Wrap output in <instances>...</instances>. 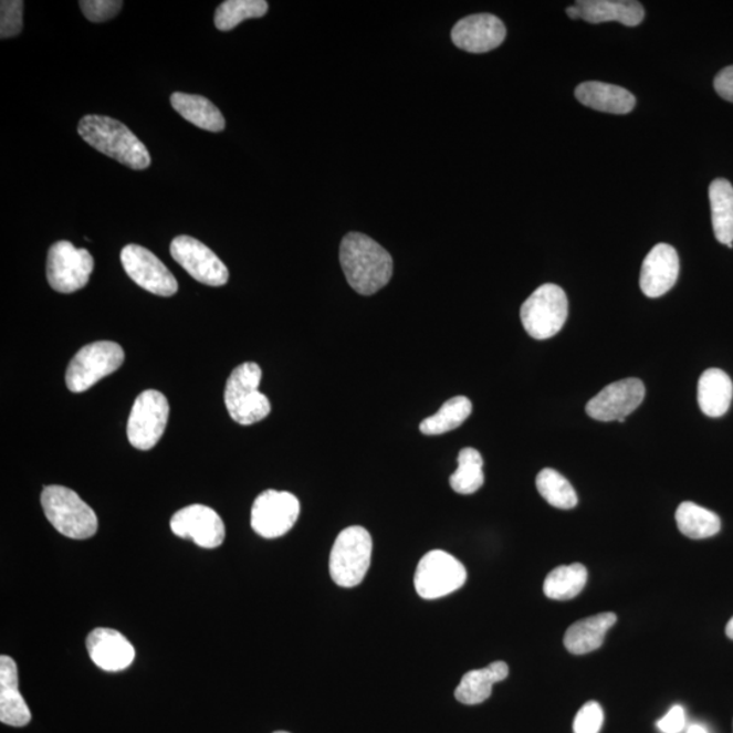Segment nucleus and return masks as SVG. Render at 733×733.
Instances as JSON below:
<instances>
[{"instance_id": "nucleus-1", "label": "nucleus", "mask_w": 733, "mask_h": 733, "mask_svg": "<svg viewBox=\"0 0 733 733\" xmlns=\"http://www.w3.org/2000/svg\"><path fill=\"white\" fill-rule=\"evenodd\" d=\"M339 262L352 289L362 295H373L390 282L392 259L373 238L360 232L344 237Z\"/></svg>"}, {"instance_id": "nucleus-2", "label": "nucleus", "mask_w": 733, "mask_h": 733, "mask_svg": "<svg viewBox=\"0 0 733 733\" xmlns=\"http://www.w3.org/2000/svg\"><path fill=\"white\" fill-rule=\"evenodd\" d=\"M82 139L95 150L134 170H145L151 165L150 153L127 125L115 118L88 115L77 125Z\"/></svg>"}, {"instance_id": "nucleus-3", "label": "nucleus", "mask_w": 733, "mask_h": 733, "mask_svg": "<svg viewBox=\"0 0 733 733\" xmlns=\"http://www.w3.org/2000/svg\"><path fill=\"white\" fill-rule=\"evenodd\" d=\"M41 505L46 520L67 538L87 540L97 533L98 520L92 506L69 488L45 486L41 493Z\"/></svg>"}, {"instance_id": "nucleus-4", "label": "nucleus", "mask_w": 733, "mask_h": 733, "mask_svg": "<svg viewBox=\"0 0 733 733\" xmlns=\"http://www.w3.org/2000/svg\"><path fill=\"white\" fill-rule=\"evenodd\" d=\"M262 371L255 363H243L231 373L226 384L224 404L231 419L252 426L271 413V402L259 390Z\"/></svg>"}, {"instance_id": "nucleus-5", "label": "nucleus", "mask_w": 733, "mask_h": 733, "mask_svg": "<svg viewBox=\"0 0 733 733\" xmlns=\"http://www.w3.org/2000/svg\"><path fill=\"white\" fill-rule=\"evenodd\" d=\"M373 556V538L365 527L352 526L338 534L332 547L329 570L339 587L352 588L365 580Z\"/></svg>"}, {"instance_id": "nucleus-6", "label": "nucleus", "mask_w": 733, "mask_h": 733, "mask_svg": "<svg viewBox=\"0 0 733 733\" xmlns=\"http://www.w3.org/2000/svg\"><path fill=\"white\" fill-rule=\"evenodd\" d=\"M568 318V297L556 284L536 289L521 308L524 329L535 339H547L563 329Z\"/></svg>"}, {"instance_id": "nucleus-7", "label": "nucleus", "mask_w": 733, "mask_h": 733, "mask_svg": "<svg viewBox=\"0 0 733 733\" xmlns=\"http://www.w3.org/2000/svg\"><path fill=\"white\" fill-rule=\"evenodd\" d=\"M124 350L117 343L87 344L74 356L65 374V384L73 392H83L123 366Z\"/></svg>"}, {"instance_id": "nucleus-8", "label": "nucleus", "mask_w": 733, "mask_h": 733, "mask_svg": "<svg viewBox=\"0 0 733 733\" xmlns=\"http://www.w3.org/2000/svg\"><path fill=\"white\" fill-rule=\"evenodd\" d=\"M468 572L450 553L428 552L417 565L415 588L422 599L433 600L458 591L464 586Z\"/></svg>"}, {"instance_id": "nucleus-9", "label": "nucleus", "mask_w": 733, "mask_h": 733, "mask_svg": "<svg viewBox=\"0 0 733 733\" xmlns=\"http://www.w3.org/2000/svg\"><path fill=\"white\" fill-rule=\"evenodd\" d=\"M94 271L93 255L73 243H53L46 260V279L51 287L62 294H71L86 287Z\"/></svg>"}, {"instance_id": "nucleus-10", "label": "nucleus", "mask_w": 733, "mask_h": 733, "mask_svg": "<svg viewBox=\"0 0 733 733\" xmlns=\"http://www.w3.org/2000/svg\"><path fill=\"white\" fill-rule=\"evenodd\" d=\"M168 398L158 390H146L135 399L130 410L127 434L135 449L148 451L158 444L168 426Z\"/></svg>"}, {"instance_id": "nucleus-11", "label": "nucleus", "mask_w": 733, "mask_h": 733, "mask_svg": "<svg viewBox=\"0 0 733 733\" xmlns=\"http://www.w3.org/2000/svg\"><path fill=\"white\" fill-rule=\"evenodd\" d=\"M301 514L300 500L290 492H262L254 500L252 527L262 538L275 540L295 526Z\"/></svg>"}, {"instance_id": "nucleus-12", "label": "nucleus", "mask_w": 733, "mask_h": 733, "mask_svg": "<svg viewBox=\"0 0 733 733\" xmlns=\"http://www.w3.org/2000/svg\"><path fill=\"white\" fill-rule=\"evenodd\" d=\"M171 258L198 282L222 287L229 282V270L212 250L192 237L180 235L170 244Z\"/></svg>"}, {"instance_id": "nucleus-13", "label": "nucleus", "mask_w": 733, "mask_h": 733, "mask_svg": "<svg viewBox=\"0 0 733 733\" xmlns=\"http://www.w3.org/2000/svg\"><path fill=\"white\" fill-rule=\"evenodd\" d=\"M122 262L127 275L143 290L158 296L177 294L176 278L150 250L139 244H127L122 250Z\"/></svg>"}, {"instance_id": "nucleus-14", "label": "nucleus", "mask_w": 733, "mask_h": 733, "mask_svg": "<svg viewBox=\"0 0 733 733\" xmlns=\"http://www.w3.org/2000/svg\"><path fill=\"white\" fill-rule=\"evenodd\" d=\"M646 386L637 378L618 380L589 399L586 410L594 420L609 422L627 419L640 407Z\"/></svg>"}, {"instance_id": "nucleus-15", "label": "nucleus", "mask_w": 733, "mask_h": 733, "mask_svg": "<svg viewBox=\"0 0 733 733\" xmlns=\"http://www.w3.org/2000/svg\"><path fill=\"white\" fill-rule=\"evenodd\" d=\"M171 532L184 540H192L205 549L223 544L226 528L222 517L210 506L193 504L176 512L170 521Z\"/></svg>"}, {"instance_id": "nucleus-16", "label": "nucleus", "mask_w": 733, "mask_h": 733, "mask_svg": "<svg viewBox=\"0 0 733 733\" xmlns=\"http://www.w3.org/2000/svg\"><path fill=\"white\" fill-rule=\"evenodd\" d=\"M506 29L502 20L492 14H475L463 18L452 28L451 39L461 50L485 53L503 44Z\"/></svg>"}, {"instance_id": "nucleus-17", "label": "nucleus", "mask_w": 733, "mask_h": 733, "mask_svg": "<svg viewBox=\"0 0 733 733\" xmlns=\"http://www.w3.org/2000/svg\"><path fill=\"white\" fill-rule=\"evenodd\" d=\"M86 648L93 663L107 672L128 669L135 659L133 643L115 629H94L87 636Z\"/></svg>"}, {"instance_id": "nucleus-18", "label": "nucleus", "mask_w": 733, "mask_h": 733, "mask_svg": "<svg viewBox=\"0 0 733 733\" xmlns=\"http://www.w3.org/2000/svg\"><path fill=\"white\" fill-rule=\"evenodd\" d=\"M679 258L671 244L659 243L642 262L640 287L648 297L663 296L676 285Z\"/></svg>"}, {"instance_id": "nucleus-19", "label": "nucleus", "mask_w": 733, "mask_h": 733, "mask_svg": "<svg viewBox=\"0 0 733 733\" xmlns=\"http://www.w3.org/2000/svg\"><path fill=\"white\" fill-rule=\"evenodd\" d=\"M32 713L18 689V667L13 659L0 658V721L10 726L31 723Z\"/></svg>"}, {"instance_id": "nucleus-20", "label": "nucleus", "mask_w": 733, "mask_h": 733, "mask_svg": "<svg viewBox=\"0 0 733 733\" xmlns=\"http://www.w3.org/2000/svg\"><path fill=\"white\" fill-rule=\"evenodd\" d=\"M576 98L591 109L627 115L635 109L636 98L627 88L604 82H584L576 88Z\"/></svg>"}, {"instance_id": "nucleus-21", "label": "nucleus", "mask_w": 733, "mask_h": 733, "mask_svg": "<svg viewBox=\"0 0 733 733\" xmlns=\"http://www.w3.org/2000/svg\"><path fill=\"white\" fill-rule=\"evenodd\" d=\"M580 20L589 23L616 21L627 27H637L643 20L646 11L635 0H579Z\"/></svg>"}, {"instance_id": "nucleus-22", "label": "nucleus", "mask_w": 733, "mask_h": 733, "mask_svg": "<svg viewBox=\"0 0 733 733\" xmlns=\"http://www.w3.org/2000/svg\"><path fill=\"white\" fill-rule=\"evenodd\" d=\"M617 622L614 612H601L577 621L564 637L565 648L574 655H586L604 646L607 631Z\"/></svg>"}, {"instance_id": "nucleus-23", "label": "nucleus", "mask_w": 733, "mask_h": 733, "mask_svg": "<svg viewBox=\"0 0 733 733\" xmlns=\"http://www.w3.org/2000/svg\"><path fill=\"white\" fill-rule=\"evenodd\" d=\"M509 673L504 661H493L485 669L469 671L455 689V699L464 705H479L491 697L493 684L504 681Z\"/></svg>"}, {"instance_id": "nucleus-24", "label": "nucleus", "mask_w": 733, "mask_h": 733, "mask_svg": "<svg viewBox=\"0 0 733 733\" xmlns=\"http://www.w3.org/2000/svg\"><path fill=\"white\" fill-rule=\"evenodd\" d=\"M733 397L732 380L723 369H706L699 383V405L703 415L724 416L729 412Z\"/></svg>"}, {"instance_id": "nucleus-25", "label": "nucleus", "mask_w": 733, "mask_h": 733, "mask_svg": "<svg viewBox=\"0 0 733 733\" xmlns=\"http://www.w3.org/2000/svg\"><path fill=\"white\" fill-rule=\"evenodd\" d=\"M170 101L175 111L196 127L210 130V133H222L226 128L222 112L210 100L201 97V95L175 93Z\"/></svg>"}, {"instance_id": "nucleus-26", "label": "nucleus", "mask_w": 733, "mask_h": 733, "mask_svg": "<svg viewBox=\"0 0 733 733\" xmlns=\"http://www.w3.org/2000/svg\"><path fill=\"white\" fill-rule=\"evenodd\" d=\"M709 200L712 208L714 237L726 247L733 242V187L730 181L719 178L709 188Z\"/></svg>"}, {"instance_id": "nucleus-27", "label": "nucleus", "mask_w": 733, "mask_h": 733, "mask_svg": "<svg viewBox=\"0 0 733 733\" xmlns=\"http://www.w3.org/2000/svg\"><path fill=\"white\" fill-rule=\"evenodd\" d=\"M588 580L586 566L579 563L558 566L547 575L544 593L549 599L569 600L576 598Z\"/></svg>"}, {"instance_id": "nucleus-28", "label": "nucleus", "mask_w": 733, "mask_h": 733, "mask_svg": "<svg viewBox=\"0 0 733 733\" xmlns=\"http://www.w3.org/2000/svg\"><path fill=\"white\" fill-rule=\"evenodd\" d=\"M676 520L679 532L691 540L711 538L721 528L720 517L714 512L691 502L678 506Z\"/></svg>"}, {"instance_id": "nucleus-29", "label": "nucleus", "mask_w": 733, "mask_h": 733, "mask_svg": "<svg viewBox=\"0 0 733 733\" xmlns=\"http://www.w3.org/2000/svg\"><path fill=\"white\" fill-rule=\"evenodd\" d=\"M473 412V404L468 397L458 396L450 398L431 417H427L420 425V431L425 434H442L454 431L461 427Z\"/></svg>"}, {"instance_id": "nucleus-30", "label": "nucleus", "mask_w": 733, "mask_h": 733, "mask_svg": "<svg viewBox=\"0 0 733 733\" xmlns=\"http://www.w3.org/2000/svg\"><path fill=\"white\" fill-rule=\"evenodd\" d=\"M484 459L479 451L467 447L458 455V469L450 477L452 491L459 494H473L484 485Z\"/></svg>"}, {"instance_id": "nucleus-31", "label": "nucleus", "mask_w": 733, "mask_h": 733, "mask_svg": "<svg viewBox=\"0 0 733 733\" xmlns=\"http://www.w3.org/2000/svg\"><path fill=\"white\" fill-rule=\"evenodd\" d=\"M268 9L265 0H226L214 13V27L220 32H230L243 21L264 17Z\"/></svg>"}, {"instance_id": "nucleus-32", "label": "nucleus", "mask_w": 733, "mask_h": 733, "mask_svg": "<svg viewBox=\"0 0 733 733\" xmlns=\"http://www.w3.org/2000/svg\"><path fill=\"white\" fill-rule=\"evenodd\" d=\"M536 489L547 503L558 510H572L577 505V494L574 486L556 470H542L536 477Z\"/></svg>"}, {"instance_id": "nucleus-33", "label": "nucleus", "mask_w": 733, "mask_h": 733, "mask_svg": "<svg viewBox=\"0 0 733 733\" xmlns=\"http://www.w3.org/2000/svg\"><path fill=\"white\" fill-rule=\"evenodd\" d=\"M23 2L3 0L0 3V38L10 39L20 34L23 27Z\"/></svg>"}, {"instance_id": "nucleus-34", "label": "nucleus", "mask_w": 733, "mask_h": 733, "mask_svg": "<svg viewBox=\"0 0 733 733\" xmlns=\"http://www.w3.org/2000/svg\"><path fill=\"white\" fill-rule=\"evenodd\" d=\"M605 713L598 702L584 703L574 721L575 733H599L604 725Z\"/></svg>"}, {"instance_id": "nucleus-35", "label": "nucleus", "mask_w": 733, "mask_h": 733, "mask_svg": "<svg viewBox=\"0 0 733 733\" xmlns=\"http://www.w3.org/2000/svg\"><path fill=\"white\" fill-rule=\"evenodd\" d=\"M122 0H82V13L88 21L106 22L113 20L123 8Z\"/></svg>"}, {"instance_id": "nucleus-36", "label": "nucleus", "mask_w": 733, "mask_h": 733, "mask_svg": "<svg viewBox=\"0 0 733 733\" xmlns=\"http://www.w3.org/2000/svg\"><path fill=\"white\" fill-rule=\"evenodd\" d=\"M684 726H687V712L681 705L672 706L666 716L658 721L661 733H681Z\"/></svg>"}, {"instance_id": "nucleus-37", "label": "nucleus", "mask_w": 733, "mask_h": 733, "mask_svg": "<svg viewBox=\"0 0 733 733\" xmlns=\"http://www.w3.org/2000/svg\"><path fill=\"white\" fill-rule=\"evenodd\" d=\"M714 88L721 98L733 103V65L720 71L714 80Z\"/></svg>"}, {"instance_id": "nucleus-38", "label": "nucleus", "mask_w": 733, "mask_h": 733, "mask_svg": "<svg viewBox=\"0 0 733 733\" xmlns=\"http://www.w3.org/2000/svg\"><path fill=\"white\" fill-rule=\"evenodd\" d=\"M566 14L570 18V20H580V13L579 9H577V6H570V8L566 9Z\"/></svg>"}, {"instance_id": "nucleus-39", "label": "nucleus", "mask_w": 733, "mask_h": 733, "mask_svg": "<svg viewBox=\"0 0 733 733\" xmlns=\"http://www.w3.org/2000/svg\"><path fill=\"white\" fill-rule=\"evenodd\" d=\"M687 733H709V731L701 724H691Z\"/></svg>"}, {"instance_id": "nucleus-40", "label": "nucleus", "mask_w": 733, "mask_h": 733, "mask_svg": "<svg viewBox=\"0 0 733 733\" xmlns=\"http://www.w3.org/2000/svg\"><path fill=\"white\" fill-rule=\"evenodd\" d=\"M725 635L729 636L731 640H733V617L731 618V621L726 624Z\"/></svg>"}, {"instance_id": "nucleus-41", "label": "nucleus", "mask_w": 733, "mask_h": 733, "mask_svg": "<svg viewBox=\"0 0 733 733\" xmlns=\"http://www.w3.org/2000/svg\"><path fill=\"white\" fill-rule=\"evenodd\" d=\"M273 733H290V732H285V731H278V732H273Z\"/></svg>"}]
</instances>
